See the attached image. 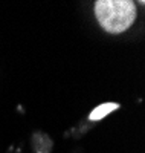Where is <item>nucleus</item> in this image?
<instances>
[{"mask_svg": "<svg viewBox=\"0 0 145 153\" xmlns=\"http://www.w3.org/2000/svg\"><path fill=\"white\" fill-rule=\"evenodd\" d=\"M95 14L107 32H122L133 25L136 6L130 0H101L95 6Z\"/></svg>", "mask_w": 145, "mask_h": 153, "instance_id": "nucleus-1", "label": "nucleus"}, {"mask_svg": "<svg viewBox=\"0 0 145 153\" xmlns=\"http://www.w3.org/2000/svg\"><path fill=\"white\" fill-rule=\"evenodd\" d=\"M116 109H118V104L116 103H104V104H101L99 107H96L93 112L90 113V120H93V121L102 120L104 117H107L110 112H113Z\"/></svg>", "mask_w": 145, "mask_h": 153, "instance_id": "nucleus-2", "label": "nucleus"}]
</instances>
